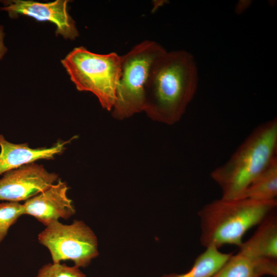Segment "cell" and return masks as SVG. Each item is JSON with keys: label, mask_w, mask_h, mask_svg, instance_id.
Wrapping results in <instances>:
<instances>
[{"label": "cell", "mask_w": 277, "mask_h": 277, "mask_svg": "<svg viewBox=\"0 0 277 277\" xmlns=\"http://www.w3.org/2000/svg\"><path fill=\"white\" fill-rule=\"evenodd\" d=\"M197 85V67L192 54L185 50L166 51L150 67L144 111L156 121L176 123L193 99Z\"/></svg>", "instance_id": "cell-1"}, {"label": "cell", "mask_w": 277, "mask_h": 277, "mask_svg": "<svg viewBox=\"0 0 277 277\" xmlns=\"http://www.w3.org/2000/svg\"><path fill=\"white\" fill-rule=\"evenodd\" d=\"M276 200L258 201L221 197L205 205L197 213L201 245L219 249L224 245L239 247L246 232L273 212Z\"/></svg>", "instance_id": "cell-2"}, {"label": "cell", "mask_w": 277, "mask_h": 277, "mask_svg": "<svg viewBox=\"0 0 277 277\" xmlns=\"http://www.w3.org/2000/svg\"><path fill=\"white\" fill-rule=\"evenodd\" d=\"M276 118L257 127L230 159L211 173L221 189L222 198L240 199L251 183L276 156Z\"/></svg>", "instance_id": "cell-3"}, {"label": "cell", "mask_w": 277, "mask_h": 277, "mask_svg": "<svg viewBox=\"0 0 277 277\" xmlns=\"http://www.w3.org/2000/svg\"><path fill=\"white\" fill-rule=\"evenodd\" d=\"M61 63L77 90L94 94L103 108L111 111L121 71V55L92 52L85 47L74 48Z\"/></svg>", "instance_id": "cell-4"}, {"label": "cell", "mask_w": 277, "mask_h": 277, "mask_svg": "<svg viewBox=\"0 0 277 277\" xmlns=\"http://www.w3.org/2000/svg\"><path fill=\"white\" fill-rule=\"evenodd\" d=\"M166 51L159 43L144 40L121 55V76L113 116L122 120L144 111V88L153 62Z\"/></svg>", "instance_id": "cell-5"}, {"label": "cell", "mask_w": 277, "mask_h": 277, "mask_svg": "<svg viewBox=\"0 0 277 277\" xmlns=\"http://www.w3.org/2000/svg\"><path fill=\"white\" fill-rule=\"evenodd\" d=\"M38 240L48 248L53 263L71 260L74 266L85 268L98 254L96 236L82 221L70 225L52 222L38 234Z\"/></svg>", "instance_id": "cell-6"}, {"label": "cell", "mask_w": 277, "mask_h": 277, "mask_svg": "<svg viewBox=\"0 0 277 277\" xmlns=\"http://www.w3.org/2000/svg\"><path fill=\"white\" fill-rule=\"evenodd\" d=\"M58 179L57 174L34 163L10 170L0 179V201H26L47 189Z\"/></svg>", "instance_id": "cell-7"}, {"label": "cell", "mask_w": 277, "mask_h": 277, "mask_svg": "<svg viewBox=\"0 0 277 277\" xmlns=\"http://www.w3.org/2000/svg\"><path fill=\"white\" fill-rule=\"evenodd\" d=\"M67 0L41 3L33 1L12 0L3 1L1 10L8 13L11 18L24 15L38 21H48L56 27V34L65 39H74L79 35L75 22L68 12Z\"/></svg>", "instance_id": "cell-8"}, {"label": "cell", "mask_w": 277, "mask_h": 277, "mask_svg": "<svg viewBox=\"0 0 277 277\" xmlns=\"http://www.w3.org/2000/svg\"><path fill=\"white\" fill-rule=\"evenodd\" d=\"M67 184L58 179L46 190L27 200L23 204L24 214L35 217L47 226L59 219H68L75 212L67 196Z\"/></svg>", "instance_id": "cell-9"}, {"label": "cell", "mask_w": 277, "mask_h": 277, "mask_svg": "<svg viewBox=\"0 0 277 277\" xmlns=\"http://www.w3.org/2000/svg\"><path fill=\"white\" fill-rule=\"evenodd\" d=\"M68 141H58L50 147L32 148L27 143L14 144L0 134V175L42 159L51 160L64 152Z\"/></svg>", "instance_id": "cell-10"}, {"label": "cell", "mask_w": 277, "mask_h": 277, "mask_svg": "<svg viewBox=\"0 0 277 277\" xmlns=\"http://www.w3.org/2000/svg\"><path fill=\"white\" fill-rule=\"evenodd\" d=\"M277 276L276 260L260 258L241 251L232 254L212 277Z\"/></svg>", "instance_id": "cell-11"}, {"label": "cell", "mask_w": 277, "mask_h": 277, "mask_svg": "<svg viewBox=\"0 0 277 277\" xmlns=\"http://www.w3.org/2000/svg\"><path fill=\"white\" fill-rule=\"evenodd\" d=\"M253 234L243 242L239 251L253 256L277 260V216L272 212L259 225Z\"/></svg>", "instance_id": "cell-12"}, {"label": "cell", "mask_w": 277, "mask_h": 277, "mask_svg": "<svg viewBox=\"0 0 277 277\" xmlns=\"http://www.w3.org/2000/svg\"><path fill=\"white\" fill-rule=\"evenodd\" d=\"M205 250L195 259L191 269L182 273L164 274L162 277H212L232 254L222 252L214 247Z\"/></svg>", "instance_id": "cell-13"}, {"label": "cell", "mask_w": 277, "mask_h": 277, "mask_svg": "<svg viewBox=\"0 0 277 277\" xmlns=\"http://www.w3.org/2000/svg\"><path fill=\"white\" fill-rule=\"evenodd\" d=\"M277 157L251 183L240 199L258 201L276 200Z\"/></svg>", "instance_id": "cell-14"}, {"label": "cell", "mask_w": 277, "mask_h": 277, "mask_svg": "<svg viewBox=\"0 0 277 277\" xmlns=\"http://www.w3.org/2000/svg\"><path fill=\"white\" fill-rule=\"evenodd\" d=\"M22 215L24 208L19 202L0 203V243L7 235L10 227Z\"/></svg>", "instance_id": "cell-15"}, {"label": "cell", "mask_w": 277, "mask_h": 277, "mask_svg": "<svg viewBox=\"0 0 277 277\" xmlns=\"http://www.w3.org/2000/svg\"><path fill=\"white\" fill-rule=\"evenodd\" d=\"M36 277H86V275L75 266L49 263L39 268Z\"/></svg>", "instance_id": "cell-16"}, {"label": "cell", "mask_w": 277, "mask_h": 277, "mask_svg": "<svg viewBox=\"0 0 277 277\" xmlns=\"http://www.w3.org/2000/svg\"><path fill=\"white\" fill-rule=\"evenodd\" d=\"M4 36L5 33L4 32L3 27L0 25V60L2 59L7 51V49L4 44Z\"/></svg>", "instance_id": "cell-17"}, {"label": "cell", "mask_w": 277, "mask_h": 277, "mask_svg": "<svg viewBox=\"0 0 277 277\" xmlns=\"http://www.w3.org/2000/svg\"><path fill=\"white\" fill-rule=\"evenodd\" d=\"M242 2H239L236 7V10L238 13H241L243 11L246 9L250 4L249 2H247L246 1Z\"/></svg>", "instance_id": "cell-18"}]
</instances>
